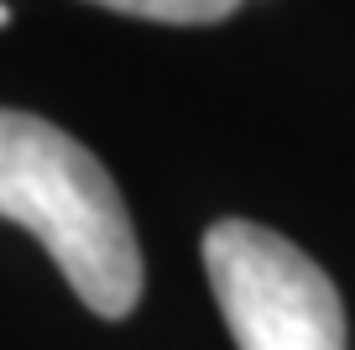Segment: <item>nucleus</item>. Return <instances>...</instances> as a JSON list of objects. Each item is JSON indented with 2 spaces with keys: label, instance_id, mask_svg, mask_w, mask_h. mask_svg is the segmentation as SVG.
<instances>
[{
  "label": "nucleus",
  "instance_id": "3",
  "mask_svg": "<svg viewBox=\"0 0 355 350\" xmlns=\"http://www.w3.org/2000/svg\"><path fill=\"white\" fill-rule=\"evenodd\" d=\"M105 11L121 16H141V22H167V26H204V22H225L235 16L241 0H94Z\"/></svg>",
  "mask_w": 355,
  "mask_h": 350
},
{
  "label": "nucleus",
  "instance_id": "4",
  "mask_svg": "<svg viewBox=\"0 0 355 350\" xmlns=\"http://www.w3.org/2000/svg\"><path fill=\"white\" fill-rule=\"evenodd\" d=\"M6 22H11V11H6V6H0V26H6Z\"/></svg>",
  "mask_w": 355,
  "mask_h": 350
},
{
  "label": "nucleus",
  "instance_id": "2",
  "mask_svg": "<svg viewBox=\"0 0 355 350\" xmlns=\"http://www.w3.org/2000/svg\"><path fill=\"white\" fill-rule=\"evenodd\" d=\"M204 272L235 350H345V303L309 251L251 219L204 235Z\"/></svg>",
  "mask_w": 355,
  "mask_h": 350
},
{
  "label": "nucleus",
  "instance_id": "1",
  "mask_svg": "<svg viewBox=\"0 0 355 350\" xmlns=\"http://www.w3.org/2000/svg\"><path fill=\"white\" fill-rule=\"evenodd\" d=\"M0 219L32 230L100 319L141 303V246L105 162L42 115L0 110Z\"/></svg>",
  "mask_w": 355,
  "mask_h": 350
}]
</instances>
